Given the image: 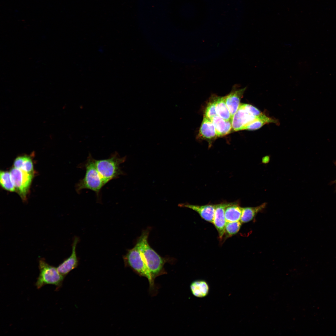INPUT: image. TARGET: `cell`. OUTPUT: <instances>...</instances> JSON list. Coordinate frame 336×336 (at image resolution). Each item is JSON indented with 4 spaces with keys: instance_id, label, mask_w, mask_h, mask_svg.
Returning a JSON list of instances; mask_svg holds the SVG:
<instances>
[{
    "instance_id": "3957f363",
    "label": "cell",
    "mask_w": 336,
    "mask_h": 336,
    "mask_svg": "<svg viewBox=\"0 0 336 336\" xmlns=\"http://www.w3.org/2000/svg\"><path fill=\"white\" fill-rule=\"evenodd\" d=\"M126 158V156L120 157L115 152L108 158L95 160L96 168L105 185L119 175L125 174L120 165L124 162Z\"/></svg>"
},
{
    "instance_id": "9a60e30c",
    "label": "cell",
    "mask_w": 336,
    "mask_h": 336,
    "mask_svg": "<svg viewBox=\"0 0 336 336\" xmlns=\"http://www.w3.org/2000/svg\"><path fill=\"white\" fill-rule=\"evenodd\" d=\"M242 208L237 202H232L227 206L225 210V216L226 222L238 221L240 220Z\"/></svg>"
},
{
    "instance_id": "52a82bcc",
    "label": "cell",
    "mask_w": 336,
    "mask_h": 336,
    "mask_svg": "<svg viewBox=\"0 0 336 336\" xmlns=\"http://www.w3.org/2000/svg\"><path fill=\"white\" fill-rule=\"evenodd\" d=\"M260 116H255L248 110L245 104L240 103L231 119L232 128L235 131L243 130L245 127Z\"/></svg>"
},
{
    "instance_id": "44dd1931",
    "label": "cell",
    "mask_w": 336,
    "mask_h": 336,
    "mask_svg": "<svg viewBox=\"0 0 336 336\" xmlns=\"http://www.w3.org/2000/svg\"><path fill=\"white\" fill-rule=\"evenodd\" d=\"M216 97H213V98L208 103L205 110L204 116L211 120L217 115L216 110Z\"/></svg>"
},
{
    "instance_id": "277c9868",
    "label": "cell",
    "mask_w": 336,
    "mask_h": 336,
    "mask_svg": "<svg viewBox=\"0 0 336 336\" xmlns=\"http://www.w3.org/2000/svg\"><path fill=\"white\" fill-rule=\"evenodd\" d=\"M123 258L125 265L130 268L140 276L147 278L149 282L150 290H154L155 287L154 279L142 259L137 242L133 248L127 250Z\"/></svg>"
},
{
    "instance_id": "ba28073f",
    "label": "cell",
    "mask_w": 336,
    "mask_h": 336,
    "mask_svg": "<svg viewBox=\"0 0 336 336\" xmlns=\"http://www.w3.org/2000/svg\"><path fill=\"white\" fill-rule=\"evenodd\" d=\"M79 241L78 237H74L72 245V252L70 255L64 260L59 264L57 268L58 272L65 277L70 271L77 267L78 264V260L77 257L76 248Z\"/></svg>"
},
{
    "instance_id": "8fae6325",
    "label": "cell",
    "mask_w": 336,
    "mask_h": 336,
    "mask_svg": "<svg viewBox=\"0 0 336 336\" xmlns=\"http://www.w3.org/2000/svg\"><path fill=\"white\" fill-rule=\"evenodd\" d=\"M180 207L191 209L198 213L201 217L205 221L213 223L216 204H208L198 205L185 203L178 204Z\"/></svg>"
},
{
    "instance_id": "5b68a950",
    "label": "cell",
    "mask_w": 336,
    "mask_h": 336,
    "mask_svg": "<svg viewBox=\"0 0 336 336\" xmlns=\"http://www.w3.org/2000/svg\"><path fill=\"white\" fill-rule=\"evenodd\" d=\"M40 273L35 285L39 289L47 284L55 286L56 289L62 286L64 276L58 272L57 268L47 263L45 259L40 258L39 260Z\"/></svg>"
},
{
    "instance_id": "2e32d148",
    "label": "cell",
    "mask_w": 336,
    "mask_h": 336,
    "mask_svg": "<svg viewBox=\"0 0 336 336\" xmlns=\"http://www.w3.org/2000/svg\"><path fill=\"white\" fill-rule=\"evenodd\" d=\"M266 205V203H264L256 207L242 208L240 222L245 223L251 221L258 212L265 208Z\"/></svg>"
},
{
    "instance_id": "9c48e42d",
    "label": "cell",
    "mask_w": 336,
    "mask_h": 336,
    "mask_svg": "<svg viewBox=\"0 0 336 336\" xmlns=\"http://www.w3.org/2000/svg\"><path fill=\"white\" fill-rule=\"evenodd\" d=\"M246 88V87L243 88H238L237 85H235L231 91L224 97L232 118L239 107L240 100Z\"/></svg>"
},
{
    "instance_id": "d6986e66",
    "label": "cell",
    "mask_w": 336,
    "mask_h": 336,
    "mask_svg": "<svg viewBox=\"0 0 336 336\" xmlns=\"http://www.w3.org/2000/svg\"><path fill=\"white\" fill-rule=\"evenodd\" d=\"M0 182L1 186L5 189L11 192L15 191L10 172L6 171H0Z\"/></svg>"
},
{
    "instance_id": "6da1fadb",
    "label": "cell",
    "mask_w": 336,
    "mask_h": 336,
    "mask_svg": "<svg viewBox=\"0 0 336 336\" xmlns=\"http://www.w3.org/2000/svg\"><path fill=\"white\" fill-rule=\"evenodd\" d=\"M149 234L148 230L143 231L137 242L142 259L155 280L156 277L166 273L163 267L166 261L149 245L148 242Z\"/></svg>"
},
{
    "instance_id": "4fadbf2b",
    "label": "cell",
    "mask_w": 336,
    "mask_h": 336,
    "mask_svg": "<svg viewBox=\"0 0 336 336\" xmlns=\"http://www.w3.org/2000/svg\"><path fill=\"white\" fill-rule=\"evenodd\" d=\"M215 127L217 137L226 135L232 129L231 120H225L217 115L211 120Z\"/></svg>"
},
{
    "instance_id": "ac0fdd59",
    "label": "cell",
    "mask_w": 336,
    "mask_h": 336,
    "mask_svg": "<svg viewBox=\"0 0 336 336\" xmlns=\"http://www.w3.org/2000/svg\"><path fill=\"white\" fill-rule=\"evenodd\" d=\"M13 164L15 168L33 175V164L30 157L26 156H18L15 159Z\"/></svg>"
},
{
    "instance_id": "7c38bea8",
    "label": "cell",
    "mask_w": 336,
    "mask_h": 336,
    "mask_svg": "<svg viewBox=\"0 0 336 336\" xmlns=\"http://www.w3.org/2000/svg\"><path fill=\"white\" fill-rule=\"evenodd\" d=\"M199 135L201 138L209 141L213 140L217 137L212 121L205 116L200 128Z\"/></svg>"
},
{
    "instance_id": "30bf717a",
    "label": "cell",
    "mask_w": 336,
    "mask_h": 336,
    "mask_svg": "<svg viewBox=\"0 0 336 336\" xmlns=\"http://www.w3.org/2000/svg\"><path fill=\"white\" fill-rule=\"evenodd\" d=\"M226 202L216 204L213 223L217 230L219 238H222L225 234L226 222L225 216L226 208L232 203Z\"/></svg>"
},
{
    "instance_id": "7402d4cb",
    "label": "cell",
    "mask_w": 336,
    "mask_h": 336,
    "mask_svg": "<svg viewBox=\"0 0 336 336\" xmlns=\"http://www.w3.org/2000/svg\"><path fill=\"white\" fill-rule=\"evenodd\" d=\"M269 157L268 156L264 157L262 159V162L264 163H266L269 161Z\"/></svg>"
},
{
    "instance_id": "603a6c76",
    "label": "cell",
    "mask_w": 336,
    "mask_h": 336,
    "mask_svg": "<svg viewBox=\"0 0 336 336\" xmlns=\"http://www.w3.org/2000/svg\"><path fill=\"white\" fill-rule=\"evenodd\" d=\"M335 183H336V180H335Z\"/></svg>"
},
{
    "instance_id": "7a4b0ae2",
    "label": "cell",
    "mask_w": 336,
    "mask_h": 336,
    "mask_svg": "<svg viewBox=\"0 0 336 336\" xmlns=\"http://www.w3.org/2000/svg\"><path fill=\"white\" fill-rule=\"evenodd\" d=\"M86 173L84 177L76 184L78 193L83 189H89L96 193L98 197L102 187L105 185L96 168L95 160L89 154L85 164Z\"/></svg>"
},
{
    "instance_id": "ffe728a7",
    "label": "cell",
    "mask_w": 336,
    "mask_h": 336,
    "mask_svg": "<svg viewBox=\"0 0 336 336\" xmlns=\"http://www.w3.org/2000/svg\"><path fill=\"white\" fill-rule=\"evenodd\" d=\"M240 221L226 222L225 227V234L226 237L231 236L236 234L241 227V223Z\"/></svg>"
},
{
    "instance_id": "5bb4252c",
    "label": "cell",
    "mask_w": 336,
    "mask_h": 336,
    "mask_svg": "<svg viewBox=\"0 0 336 336\" xmlns=\"http://www.w3.org/2000/svg\"><path fill=\"white\" fill-rule=\"evenodd\" d=\"M192 294L198 298H203L207 296L209 291L208 282L203 280H198L193 282L190 286Z\"/></svg>"
},
{
    "instance_id": "e0dca14e",
    "label": "cell",
    "mask_w": 336,
    "mask_h": 336,
    "mask_svg": "<svg viewBox=\"0 0 336 336\" xmlns=\"http://www.w3.org/2000/svg\"><path fill=\"white\" fill-rule=\"evenodd\" d=\"M216 110L217 115L226 120H231V116L224 97H216Z\"/></svg>"
},
{
    "instance_id": "8992f818",
    "label": "cell",
    "mask_w": 336,
    "mask_h": 336,
    "mask_svg": "<svg viewBox=\"0 0 336 336\" xmlns=\"http://www.w3.org/2000/svg\"><path fill=\"white\" fill-rule=\"evenodd\" d=\"M10 173L15 190L24 199L29 190L33 175L15 167L11 170Z\"/></svg>"
}]
</instances>
